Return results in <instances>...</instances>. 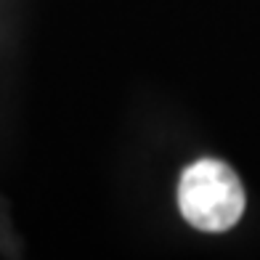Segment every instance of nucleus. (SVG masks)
I'll return each instance as SVG.
<instances>
[{"label":"nucleus","mask_w":260,"mask_h":260,"mask_svg":"<svg viewBox=\"0 0 260 260\" xmlns=\"http://www.w3.org/2000/svg\"><path fill=\"white\" fill-rule=\"evenodd\" d=\"M178 207L186 223L199 231H229L244 212V186L226 162L199 159L181 175Z\"/></svg>","instance_id":"obj_1"},{"label":"nucleus","mask_w":260,"mask_h":260,"mask_svg":"<svg viewBox=\"0 0 260 260\" xmlns=\"http://www.w3.org/2000/svg\"><path fill=\"white\" fill-rule=\"evenodd\" d=\"M14 244H19V242L14 239V231H11L8 205L3 202V197H0V247H3L8 255H19V252H14Z\"/></svg>","instance_id":"obj_2"}]
</instances>
